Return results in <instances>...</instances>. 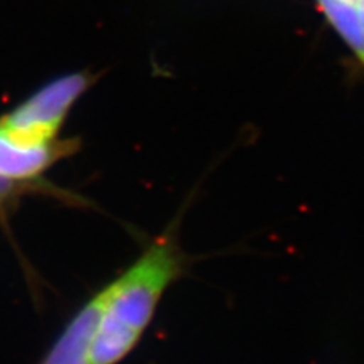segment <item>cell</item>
I'll list each match as a JSON object with an SVG mask.
<instances>
[{
	"mask_svg": "<svg viewBox=\"0 0 364 364\" xmlns=\"http://www.w3.org/2000/svg\"><path fill=\"white\" fill-rule=\"evenodd\" d=\"M187 257L175 225L158 235L119 278L102 289L104 304L90 349V364H119L139 345L159 302L184 275Z\"/></svg>",
	"mask_w": 364,
	"mask_h": 364,
	"instance_id": "obj_1",
	"label": "cell"
},
{
	"mask_svg": "<svg viewBox=\"0 0 364 364\" xmlns=\"http://www.w3.org/2000/svg\"><path fill=\"white\" fill-rule=\"evenodd\" d=\"M88 87V77L70 73L43 85L0 120V131L9 139L44 144L56 140L65 116Z\"/></svg>",
	"mask_w": 364,
	"mask_h": 364,
	"instance_id": "obj_2",
	"label": "cell"
},
{
	"mask_svg": "<svg viewBox=\"0 0 364 364\" xmlns=\"http://www.w3.org/2000/svg\"><path fill=\"white\" fill-rule=\"evenodd\" d=\"M70 152L72 143L60 140L44 144L21 143L0 131V176L32 184L60 158Z\"/></svg>",
	"mask_w": 364,
	"mask_h": 364,
	"instance_id": "obj_3",
	"label": "cell"
},
{
	"mask_svg": "<svg viewBox=\"0 0 364 364\" xmlns=\"http://www.w3.org/2000/svg\"><path fill=\"white\" fill-rule=\"evenodd\" d=\"M104 304L102 289L65 325L40 364H90V349Z\"/></svg>",
	"mask_w": 364,
	"mask_h": 364,
	"instance_id": "obj_4",
	"label": "cell"
},
{
	"mask_svg": "<svg viewBox=\"0 0 364 364\" xmlns=\"http://www.w3.org/2000/svg\"><path fill=\"white\" fill-rule=\"evenodd\" d=\"M340 38L364 67V8L354 0H316Z\"/></svg>",
	"mask_w": 364,
	"mask_h": 364,
	"instance_id": "obj_5",
	"label": "cell"
},
{
	"mask_svg": "<svg viewBox=\"0 0 364 364\" xmlns=\"http://www.w3.org/2000/svg\"><path fill=\"white\" fill-rule=\"evenodd\" d=\"M31 186L32 184H23V182H14L0 176V222H6L11 207H14L17 199L31 188Z\"/></svg>",
	"mask_w": 364,
	"mask_h": 364,
	"instance_id": "obj_6",
	"label": "cell"
}]
</instances>
